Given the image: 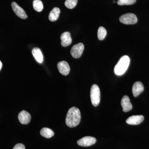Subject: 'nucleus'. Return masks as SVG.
<instances>
[{
    "instance_id": "1",
    "label": "nucleus",
    "mask_w": 149,
    "mask_h": 149,
    "mask_svg": "<svg viewBox=\"0 0 149 149\" xmlns=\"http://www.w3.org/2000/svg\"><path fill=\"white\" fill-rule=\"evenodd\" d=\"M81 120V113L80 110L74 107L70 109L65 118V123L68 126L73 128L80 123Z\"/></svg>"
},
{
    "instance_id": "2",
    "label": "nucleus",
    "mask_w": 149,
    "mask_h": 149,
    "mask_svg": "<svg viewBox=\"0 0 149 149\" xmlns=\"http://www.w3.org/2000/svg\"><path fill=\"white\" fill-rule=\"evenodd\" d=\"M130 62V58L128 56H123L115 66V73L117 75H121L124 74L128 69Z\"/></svg>"
},
{
    "instance_id": "3",
    "label": "nucleus",
    "mask_w": 149,
    "mask_h": 149,
    "mask_svg": "<svg viewBox=\"0 0 149 149\" xmlns=\"http://www.w3.org/2000/svg\"><path fill=\"white\" fill-rule=\"evenodd\" d=\"M91 98L92 104L94 107H97L100 101V91L97 85H92L91 90Z\"/></svg>"
},
{
    "instance_id": "4",
    "label": "nucleus",
    "mask_w": 149,
    "mask_h": 149,
    "mask_svg": "<svg viewBox=\"0 0 149 149\" xmlns=\"http://www.w3.org/2000/svg\"><path fill=\"white\" fill-rule=\"evenodd\" d=\"M119 20L123 24H133L137 23L138 18L134 14L128 13L121 15L119 18Z\"/></svg>"
},
{
    "instance_id": "5",
    "label": "nucleus",
    "mask_w": 149,
    "mask_h": 149,
    "mask_svg": "<svg viewBox=\"0 0 149 149\" xmlns=\"http://www.w3.org/2000/svg\"><path fill=\"white\" fill-rule=\"evenodd\" d=\"M84 49V45L83 43H79L72 47L70 51V54L74 58H78L82 56Z\"/></svg>"
},
{
    "instance_id": "6",
    "label": "nucleus",
    "mask_w": 149,
    "mask_h": 149,
    "mask_svg": "<svg viewBox=\"0 0 149 149\" xmlns=\"http://www.w3.org/2000/svg\"><path fill=\"white\" fill-rule=\"evenodd\" d=\"M97 140L95 138L91 136H85L77 141L79 146L82 147L91 146L95 143Z\"/></svg>"
},
{
    "instance_id": "7",
    "label": "nucleus",
    "mask_w": 149,
    "mask_h": 149,
    "mask_svg": "<svg viewBox=\"0 0 149 149\" xmlns=\"http://www.w3.org/2000/svg\"><path fill=\"white\" fill-rule=\"evenodd\" d=\"M12 7L15 13L19 18L22 19H25L27 18V15L25 11L23 10V8H22L21 7L19 6L16 3L14 2H13L12 3Z\"/></svg>"
},
{
    "instance_id": "8",
    "label": "nucleus",
    "mask_w": 149,
    "mask_h": 149,
    "mask_svg": "<svg viewBox=\"0 0 149 149\" xmlns=\"http://www.w3.org/2000/svg\"><path fill=\"white\" fill-rule=\"evenodd\" d=\"M57 68L58 71L63 75H67L70 71V67L66 61L59 62L58 63Z\"/></svg>"
},
{
    "instance_id": "9",
    "label": "nucleus",
    "mask_w": 149,
    "mask_h": 149,
    "mask_svg": "<svg viewBox=\"0 0 149 149\" xmlns=\"http://www.w3.org/2000/svg\"><path fill=\"white\" fill-rule=\"evenodd\" d=\"M144 116L143 115L132 116L126 120V123L132 125H137L141 124L143 121Z\"/></svg>"
},
{
    "instance_id": "10",
    "label": "nucleus",
    "mask_w": 149,
    "mask_h": 149,
    "mask_svg": "<svg viewBox=\"0 0 149 149\" xmlns=\"http://www.w3.org/2000/svg\"><path fill=\"white\" fill-rule=\"evenodd\" d=\"M18 119L19 122L22 124H27L31 120V115L28 112L23 110L18 114Z\"/></svg>"
},
{
    "instance_id": "11",
    "label": "nucleus",
    "mask_w": 149,
    "mask_h": 149,
    "mask_svg": "<svg viewBox=\"0 0 149 149\" xmlns=\"http://www.w3.org/2000/svg\"><path fill=\"white\" fill-rule=\"evenodd\" d=\"M123 110L124 112H127L132 109L133 106L130 102V100L128 96L125 95L123 97L121 101Z\"/></svg>"
},
{
    "instance_id": "12",
    "label": "nucleus",
    "mask_w": 149,
    "mask_h": 149,
    "mask_svg": "<svg viewBox=\"0 0 149 149\" xmlns=\"http://www.w3.org/2000/svg\"><path fill=\"white\" fill-rule=\"evenodd\" d=\"M61 45L63 47H66L69 46L72 43V38L69 32H63L61 36Z\"/></svg>"
},
{
    "instance_id": "13",
    "label": "nucleus",
    "mask_w": 149,
    "mask_h": 149,
    "mask_svg": "<svg viewBox=\"0 0 149 149\" xmlns=\"http://www.w3.org/2000/svg\"><path fill=\"white\" fill-rule=\"evenodd\" d=\"M144 87L143 83L140 81L136 82L132 87V92L134 97H137L143 92Z\"/></svg>"
},
{
    "instance_id": "14",
    "label": "nucleus",
    "mask_w": 149,
    "mask_h": 149,
    "mask_svg": "<svg viewBox=\"0 0 149 149\" xmlns=\"http://www.w3.org/2000/svg\"><path fill=\"white\" fill-rule=\"evenodd\" d=\"M32 54L36 60L39 63L43 61V56L41 50L39 48L35 47L32 50Z\"/></svg>"
},
{
    "instance_id": "15",
    "label": "nucleus",
    "mask_w": 149,
    "mask_h": 149,
    "mask_svg": "<svg viewBox=\"0 0 149 149\" xmlns=\"http://www.w3.org/2000/svg\"><path fill=\"white\" fill-rule=\"evenodd\" d=\"M60 12V10L58 8L55 7L53 9L49 14V19L52 22L56 21L58 19Z\"/></svg>"
},
{
    "instance_id": "16",
    "label": "nucleus",
    "mask_w": 149,
    "mask_h": 149,
    "mask_svg": "<svg viewBox=\"0 0 149 149\" xmlns=\"http://www.w3.org/2000/svg\"><path fill=\"white\" fill-rule=\"evenodd\" d=\"M40 134L47 139H50L54 136L53 130L48 128H43L40 130Z\"/></svg>"
},
{
    "instance_id": "17",
    "label": "nucleus",
    "mask_w": 149,
    "mask_h": 149,
    "mask_svg": "<svg viewBox=\"0 0 149 149\" xmlns=\"http://www.w3.org/2000/svg\"><path fill=\"white\" fill-rule=\"evenodd\" d=\"M33 6L34 9L38 12L42 11L44 8L43 3L40 0H34L33 2Z\"/></svg>"
},
{
    "instance_id": "18",
    "label": "nucleus",
    "mask_w": 149,
    "mask_h": 149,
    "mask_svg": "<svg viewBox=\"0 0 149 149\" xmlns=\"http://www.w3.org/2000/svg\"><path fill=\"white\" fill-rule=\"evenodd\" d=\"M107 34L106 29L103 27H99L98 29V38L100 40H103L105 38Z\"/></svg>"
},
{
    "instance_id": "19",
    "label": "nucleus",
    "mask_w": 149,
    "mask_h": 149,
    "mask_svg": "<svg viewBox=\"0 0 149 149\" xmlns=\"http://www.w3.org/2000/svg\"><path fill=\"white\" fill-rule=\"evenodd\" d=\"M77 0H66L65 2V5L67 8L72 9L77 5Z\"/></svg>"
},
{
    "instance_id": "20",
    "label": "nucleus",
    "mask_w": 149,
    "mask_h": 149,
    "mask_svg": "<svg viewBox=\"0 0 149 149\" xmlns=\"http://www.w3.org/2000/svg\"><path fill=\"white\" fill-rule=\"evenodd\" d=\"M136 0H118L117 4L119 6L131 5L136 3Z\"/></svg>"
},
{
    "instance_id": "21",
    "label": "nucleus",
    "mask_w": 149,
    "mask_h": 149,
    "mask_svg": "<svg viewBox=\"0 0 149 149\" xmlns=\"http://www.w3.org/2000/svg\"><path fill=\"white\" fill-rule=\"evenodd\" d=\"M13 149H25V146L22 143L16 144Z\"/></svg>"
},
{
    "instance_id": "22",
    "label": "nucleus",
    "mask_w": 149,
    "mask_h": 149,
    "mask_svg": "<svg viewBox=\"0 0 149 149\" xmlns=\"http://www.w3.org/2000/svg\"><path fill=\"white\" fill-rule=\"evenodd\" d=\"M2 63L1 62V61H0V70H1L2 67Z\"/></svg>"
}]
</instances>
